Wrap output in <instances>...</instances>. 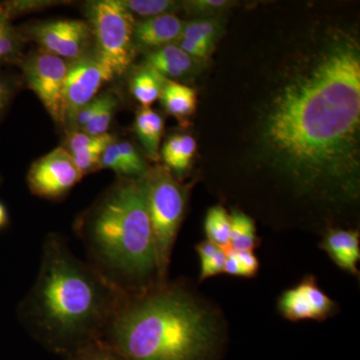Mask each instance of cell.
Returning <instances> with one entry per match:
<instances>
[{"label": "cell", "instance_id": "cell-28", "mask_svg": "<svg viewBox=\"0 0 360 360\" xmlns=\"http://www.w3.org/2000/svg\"><path fill=\"white\" fill-rule=\"evenodd\" d=\"M65 4V1L56 0H7L0 1V8L11 21L18 16L25 14L39 13L56 6Z\"/></svg>", "mask_w": 360, "mask_h": 360}, {"label": "cell", "instance_id": "cell-19", "mask_svg": "<svg viewBox=\"0 0 360 360\" xmlns=\"http://www.w3.org/2000/svg\"><path fill=\"white\" fill-rule=\"evenodd\" d=\"M165 111L179 122H186L195 112L198 105L196 91L188 85L168 80L160 97Z\"/></svg>", "mask_w": 360, "mask_h": 360}, {"label": "cell", "instance_id": "cell-21", "mask_svg": "<svg viewBox=\"0 0 360 360\" xmlns=\"http://www.w3.org/2000/svg\"><path fill=\"white\" fill-rule=\"evenodd\" d=\"M25 39L0 8V68L18 65L25 56Z\"/></svg>", "mask_w": 360, "mask_h": 360}, {"label": "cell", "instance_id": "cell-9", "mask_svg": "<svg viewBox=\"0 0 360 360\" xmlns=\"http://www.w3.org/2000/svg\"><path fill=\"white\" fill-rule=\"evenodd\" d=\"M82 177L70 153L59 146L32 163L26 182L34 195L58 200L70 193Z\"/></svg>", "mask_w": 360, "mask_h": 360}, {"label": "cell", "instance_id": "cell-25", "mask_svg": "<svg viewBox=\"0 0 360 360\" xmlns=\"http://www.w3.org/2000/svg\"><path fill=\"white\" fill-rule=\"evenodd\" d=\"M120 4L135 20H146L162 14L174 13L181 7V2L174 0H120Z\"/></svg>", "mask_w": 360, "mask_h": 360}, {"label": "cell", "instance_id": "cell-8", "mask_svg": "<svg viewBox=\"0 0 360 360\" xmlns=\"http://www.w3.org/2000/svg\"><path fill=\"white\" fill-rule=\"evenodd\" d=\"M27 41H34L39 49L75 61L89 53L91 30L86 20H56L18 28Z\"/></svg>", "mask_w": 360, "mask_h": 360}, {"label": "cell", "instance_id": "cell-6", "mask_svg": "<svg viewBox=\"0 0 360 360\" xmlns=\"http://www.w3.org/2000/svg\"><path fill=\"white\" fill-rule=\"evenodd\" d=\"M92 34V51L111 77H122L134 63L135 18L120 0H96L85 4Z\"/></svg>", "mask_w": 360, "mask_h": 360}, {"label": "cell", "instance_id": "cell-7", "mask_svg": "<svg viewBox=\"0 0 360 360\" xmlns=\"http://www.w3.org/2000/svg\"><path fill=\"white\" fill-rule=\"evenodd\" d=\"M70 61L39 49L25 54L18 66L23 82L44 104L49 115L65 127L63 89Z\"/></svg>", "mask_w": 360, "mask_h": 360}, {"label": "cell", "instance_id": "cell-32", "mask_svg": "<svg viewBox=\"0 0 360 360\" xmlns=\"http://www.w3.org/2000/svg\"><path fill=\"white\" fill-rule=\"evenodd\" d=\"M233 253L243 269V277H252L257 274L259 262L253 251H233Z\"/></svg>", "mask_w": 360, "mask_h": 360}, {"label": "cell", "instance_id": "cell-2", "mask_svg": "<svg viewBox=\"0 0 360 360\" xmlns=\"http://www.w3.org/2000/svg\"><path fill=\"white\" fill-rule=\"evenodd\" d=\"M127 297L79 259L63 236L49 233L37 279L18 305V316L40 345L65 357L103 340Z\"/></svg>", "mask_w": 360, "mask_h": 360}, {"label": "cell", "instance_id": "cell-35", "mask_svg": "<svg viewBox=\"0 0 360 360\" xmlns=\"http://www.w3.org/2000/svg\"><path fill=\"white\" fill-rule=\"evenodd\" d=\"M0 184H1V179H0Z\"/></svg>", "mask_w": 360, "mask_h": 360}, {"label": "cell", "instance_id": "cell-22", "mask_svg": "<svg viewBox=\"0 0 360 360\" xmlns=\"http://www.w3.org/2000/svg\"><path fill=\"white\" fill-rule=\"evenodd\" d=\"M257 227L245 213L234 210L231 215V241L229 248L236 251H253L257 246Z\"/></svg>", "mask_w": 360, "mask_h": 360}, {"label": "cell", "instance_id": "cell-12", "mask_svg": "<svg viewBox=\"0 0 360 360\" xmlns=\"http://www.w3.org/2000/svg\"><path fill=\"white\" fill-rule=\"evenodd\" d=\"M184 25V21L174 13L162 14L155 18L135 21V51L148 53L165 45L176 44Z\"/></svg>", "mask_w": 360, "mask_h": 360}, {"label": "cell", "instance_id": "cell-29", "mask_svg": "<svg viewBox=\"0 0 360 360\" xmlns=\"http://www.w3.org/2000/svg\"><path fill=\"white\" fill-rule=\"evenodd\" d=\"M65 360H125L122 355L105 340L90 343L77 352L66 355Z\"/></svg>", "mask_w": 360, "mask_h": 360}, {"label": "cell", "instance_id": "cell-14", "mask_svg": "<svg viewBox=\"0 0 360 360\" xmlns=\"http://www.w3.org/2000/svg\"><path fill=\"white\" fill-rule=\"evenodd\" d=\"M99 169H111L122 179H139L149 167L131 142L113 141L101 155Z\"/></svg>", "mask_w": 360, "mask_h": 360}, {"label": "cell", "instance_id": "cell-5", "mask_svg": "<svg viewBox=\"0 0 360 360\" xmlns=\"http://www.w3.org/2000/svg\"><path fill=\"white\" fill-rule=\"evenodd\" d=\"M143 182L158 277L165 284L175 238L186 212V191L165 165L149 167Z\"/></svg>", "mask_w": 360, "mask_h": 360}, {"label": "cell", "instance_id": "cell-27", "mask_svg": "<svg viewBox=\"0 0 360 360\" xmlns=\"http://www.w3.org/2000/svg\"><path fill=\"white\" fill-rule=\"evenodd\" d=\"M236 2L229 0H189L181 2V7L189 15L196 18H220L222 13L229 11Z\"/></svg>", "mask_w": 360, "mask_h": 360}, {"label": "cell", "instance_id": "cell-34", "mask_svg": "<svg viewBox=\"0 0 360 360\" xmlns=\"http://www.w3.org/2000/svg\"><path fill=\"white\" fill-rule=\"evenodd\" d=\"M8 224V214L4 203L0 202V229L6 227Z\"/></svg>", "mask_w": 360, "mask_h": 360}, {"label": "cell", "instance_id": "cell-3", "mask_svg": "<svg viewBox=\"0 0 360 360\" xmlns=\"http://www.w3.org/2000/svg\"><path fill=\"white\" fill-rule=\"evenodd\" d=\"M89 264L131 297L161 285L143 177H118L75 225Z\"/></svg>", "mask_w": 360, "mask_h": 360}, {"label": "cell", "instance_id": "cell-4", "mask_svg": "<svg viewBox=\"0 0 360 360\" xmlns=\"http://www.w3.org/2000/svg\"><path fill=\"white\" fill-rule=\"evenodd\" d=\"M103 340L125 360H213L219 338L188 293L165 284L127 297Z\"/></svg>", "mask_w": 360, "mask_h": 360}, {"label": "cell", "instance_id": "cell-24", "mask_svg": "<svg viewBox=\"0 0 360 360\" xmlns=\"http://www.w3.org/2000/svg\"><path fill=\"white\" fill-rule=\"evenodd\" d=\"M224 27L220 18H195L184 22L179 39L198 40L215 45Z\"/></svg>", "mask_w": 360, "mask_h": 360}, {"label": "cell", "instance_id": "cell-31", "mask_svg": "<svg viewBox=\"0 0 360 360\" xmlns=\"http://www.w3.org/2000/svg\"><path fill=\"white\" fill-rule=\"evenodd\" d=\"M225 259H226V252L222 248H219L212 257L200 260L201 281L224 272Z\"/></svg>", "mask_w": 360, "mask_h": 360}, {"label": "cell", "instance_id": "cell-10", "mask_svg": "<svg viewBox=\"0 0 360 360\" xmlns=\"http://www.w3.org/2000/svg\"><path fill=\"white\" fill-rule=\"evenodd\" d=\"M112 80L94 52L71 61L63 89L65 127L70 129L78 111L98 96L104 82Z\"/></svg>", "mask_w": 360, "mask_h": 360}, {"label": "cell", "instance_id": "cell-15", "mask_svg": "<svg viewBox=\"0 0 360 360\" xmlns=\"http://www.w3.org/2000/svg\"><path fill=\"white\" fill-rule=\"evenodd\" d=\"M198 60L182 51L176 44L165 45L146 53L144 65L153 68L168 80L176 82L195 71Z\"/></svg>", "mask_w": 360, "mask_h": 360}, {"label": "cell", "instance_id": "cell-30", "mask_svg": "<svg viewBox=\"0 0 360 360\" xmlns=\"http://www.w3.org/2000/svg\"><path fill=\"white\" fill-rule=\"evenodd\" d=\"M18 86V79L0 68V124L11 108Z\"/></svg>", "mask_w": 360, "mask_h": 360}, {"label": "cell", "instance_id": "cell-26", "mask_svg": "<svg viewBox=\"0 0 360 360\" xmlns=\"http://www.w3.org/2000/svg\"><path fill=\"white\" fill-rule=\"evenodd\" d=\"M117 108L118 101L115 94H111V92H104L103 101L101 108H98L96 115L85 125L82 131L84 134L94 135V136L108 134Z\"/></svg>", "mask_w": 360, "mask_h": 360}, {"label": "cell", "instance_id": "cell-1", "mask_svg": "<svg viewBox=\"0 0 360 360\" xmlns=\"http://www.w3.org/2000/svg\"><path fill=\"white\" fill-rule=\"evenodd\" d=\"M270 165L305 191L355 196L360 167V47L342 30L298 58L259 123Z\"/></svg>", "mask_w": 360, "mask_h": 360}, {"label": "cell", "instance_id": "cell-17", "mask_svg": "<svg viewBox=\"0 0 360 360\" xmlns=\"http://www.w3.org/2000/svg\"><path fill=\"white\" fill-rule=\"evenodd\" d=\"M134 134L151 160L158 161L160 156V142L165 131L162 116L150 108L137 110L134 123Z\"/></svg>", "mask_w": 360, "mask_h": 360}, {"label": "cell", "instance_id": "cell-33", "mask_svg": "<svg viewBox=\"0 0 360 360\" xmlns=\"http://www.w3.org/2000/svg\"><path fill=\"white\" fill-rule=\"evenodd\" d=\"M219 248V246H217V245H214V243H210V241L208 240L203 241V243H200V245L196 246V250H198L200 260L212 257V255H214Z\"/></svg>", "mask_w": 360, "mask_h": 360}, {"label": "cell", "instance_id": "cell-20", "mask_svg": "<svg viewBox=\"0 0 360 360\" xmlns=\"http://www.w3.org/2000/svg\"><path fill=\"white\" fill-rule=\"evenodd\" d=\"M167 79L153 68L143 65L130 78V92L143 108L160 101L161 92Z\"/></svg>", "mask_w": 360, "mask_h": 360}, {"label": "cell", "instance_id": "cell-11", "mask_svg": "<svg viewBox=\"0 0 360 360\" xmlns=\"http://www.w3.org/2000/svg\"><path fill=\"white\" fill-rule=\"evenodd\" d=\"M278 309L291 321H323L333 314L335 304L319 288L314 277H307L295 288L284 291L279 298Z\"/></svg>", "mask_w": 360, "mask_h": 360}, {"label": "cell", "instance_id": "cell-16", "mask_svg": "<svg viewBox=\"0 0 360 360\" xmlns=\"http://www.w3.org/2000/svg\"><path fill=\"white\" fill-rule=\"evenodd\" d=\"M321 248L338 267L350 274H357L360 258L359 231L330 229L326 232Z\"/></svg>", "mask_w": 360, "mask_h": 360}, {"label": "cell", "instance_id": "cell-18", "mask_svg": "<svg viewBox=\"0 0 360 360\" xmlns=\"http://www.w3.org/2000/svg\"><path fill=\"white\" fill-rule=\"evenodd\" d=\"M198 143L191 135L174 134L168 137L160 149V156L165 161V167L179 177L191 167L195 155Z\"/></svg>", "mask_w": 360, "mask_h": 360}, {"label": "cell", "instance_id": "cell-23", "mask_svg": "<svg viewBox=\"0 0 360 360\" xmlns=\"http://www.w3.org/2000/svg\"><path fill=\"white\" fill-rule=\"evenodd\" d=\"M205 231L207 240L222 250L229 248L231 215L221 205L213 206L206 213Z\"/></svg>", "mask_w": 360, "mask_h": 360}, {"label": "cell", "instance_id": "cell-13", "mask_svg": "<svg viewBox=\"0 0 360 360\" xmlns=\"http://www.w3.org/2000/svg\"><path fill=\"white\" fill-rule=\"evenodd\" d=\"M115 141L112 135H89L82 131H68L65 148L82 176L99 169V161L106 148Z\"/></svg>", "mask_w": 360, "mask_h": 360}]
</instances>
